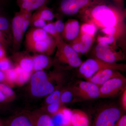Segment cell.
Wrapping results in <instances>:
<instances>
[{
    "instance_id": "6da1fadb",
    "label": "cell",
    "mask_w": 126,
    "mask_h": 126,
    "mask_svg": "<svg viewBox=\"0 0 126 126\" xmlns=\"http://www.w3.org/2000/svg\"><path fill=\"white\" fill-rule=\"evenodd\" d=\"M79 14L86 23L102 29L124 24L126 11L106 0H94Z\"/></svg>"
},
{
    "instance_id": "7a4b0ae2",
    "label": "cell",
    "mask_w": 126,
    "mask_h": 126,
    "mask_svg": "<svg viewBox=\"0 0 126 126\" xmlns=\"http://www.w3.org/2000/svg\"><path fill=\"white\" fill-rule=\"evenodd\" d=\"M108 69L124 71L126 70V65L117 63H107L94 58L88 59L82 63L79 70V73L88 79L97 72Z\"/></svg>"
},
{
    "instance_id": "3957f363",
    "label": "cell",
    "mask_w": 126,
    "mask_h": 126,
    "mask_svg": "<svg viewBox=\"0 0 126 126\" xmlns=\"http://www.w3.org/2000/svg\"><path fill=\"white\" fill-rule=\"evenodd\" d=\"M93 54L96 58L107 63H116L126 59L124 53L118 49L116 43L109 44L98 43L94 47Z\"/></svg>"
},
{
    "instance_id": "277c9868",
    "label": "cell",
    "mask_w": 126,
    "mask_h": 126,
    "mask_svg": "<svg viewBox=\"0 0 126 126\" xmlns=\"http://www.w3.org/2000/svg\"><path fill=\"white\" fill-rule=\"evenodd\" d=\"M30 85L31 92L35 97L45 96L55 90L54 86L49 81L47 74L43 70L32 75Z\"/></svg>"
},
{
    "instance_id": "5b68a950",
    "label": "cell",
    "mask_w": 126,
    "mask_h": 126,
    "mask_svg": "<svg viewBox=\"0 0 126 126\" xmlns=\"http://www.w3.org/2000/svg\"><path fill=\"white\" fill-rule=\"evenodd\" d=\"M56 47L57 56L60 61L73 67H78L81 65L82 62L78 54L62 38L56 43Z\"/></svg>"
},
{
    "instance_id": "8992f818",
    "label": "cell",
    "mask_w": 126,
    "mask_h": 126,
    "mask_svg": "<svg viewBox=\"0 0 126 126\" xmlns=\"http://www.w3.org/2000/svg\"><path fill=\"white\" fill-rule=\"evenodd\" d=\"M123 115L121 110L118 108H106L98 113L92 126H115Z\"/></svg>"
},
{
    "instance_id": "52a82bcc",
    "label": "cell",
    "mask_w": 126,
    "mask_h": 126,
    "mask_svg": "<svg viewBox=\"0 0 126 126\" xmlns=\"http://www.w3.org/2000/svg\"><path fill=\"white\" fill-rule=\"evenodd\" d=\"M126 88V79L124 76L110 79L99 88V97L113 96L123 92Z\"/></svg>"
},
{
    "instance_id": "ba28073f",
    "label": "cell",
    "mask_w": 126,
    "mask_h": 126,
    "mask_svg": "<svg viewBox=\"0 0 126 126\" xmlns=\"http://www.w3.org/2000/svg\"><path fill=\"white\" fill-rule=\"evenodd\" d=\"M74 92L85 99H96L99 97V88L89 81H81L74 87Z\"/></svg>"
},
{
    "instance_id": "9c48e42d",
    "label": "cell",
    "mask_w": 126,
    "mask_h": 126,
    "mask_svg": "<svg viewBox=\"0 0 126 126\" xmlns=\"http://www.w3.org/2000/svg\"><path fill=\"white\" fill-rule=\"evenodd\" d=\"M94 0H62L60 5L61 12L64 15H76L89 5Z\"/></svg>"
},
{
    "instance_id": "30bf717a",
    "label": "cell",
    "mask_w": 126,
    "mask_h": 126,
    "mask_svg": "<svg viewBox=\"0 0 126 126\" xmlns=\"http://www.w3.org/2000/svg\"><path fill=\"white\" fill-rule=\"evenodd\" d=\"M27 46L28 49L32 51L50 55L52 54L54 51L56 47V43L55 39L49 34L45 39Z\"/></svg>"
},
{
    "instance_id": "8fae6325",
    "label": "cell",
    "mask_w": 126,
    "mask_h": 126,
    "mask_svg": "<svg viewBox=\"0 0 126 126\" xmlns=\"http://www.w3.org/2000/svg\"><path fill=\"white\" fill-rule=\"evenodd\" d=\"M123 76L119 70L108 69L97 72L93 77L88 79L87 80L99 86H102L110 79Z\"/></svg>"
},
{
    "instance_id": "7c38bea8",
    "label": "cell",
    "mask_w": 126,
    "mask_h": 126,
    "mask_svg": "<svg viewBox=\"0 0 126 126\" xmlns=\"http://www.w3.org/2000/svg\"><path fill=\"white\" fill-rule=\"evenodd\" d=\"M23 20L24 17L21 12L16 15L12 20V32L15 48H18L20 44L24 34L23 27Z\"/></svg>"
},
{
    "instance_id": "4fadbf2b",
    "label": "cell",
    "mask_w": 126,
    "mask_h": 126,
    "mask_svg": "<svg viewBox=\"0 0 126 126\" xmlns=\"http://www.w3.org/2000/svg\"><path fill=\"white\" fill-rule=\"evenodd\" d=\"M5 126H35L32 113L21 112L14 115L5 122Z\"/></svg>"
},
{
    "instance_id": "5bb4252c",
    "label": "cell",
    "mask_w": 126,
    "mask_h": 126,
    "mask_svg": "<svg viewBox=\"0 0 126 126\" xmlns=\"http://www.w3.org/2000/svg\"><path fill=\"white\" fill-rule=\"evenodd\" d=\"M80 32L79 22L76 20L72 19L65 23L62 34L63 38L65 40L73 41L77 38Z\"/></svg>"
},
{
    "instance_id": "9a60e30c",
    "label": "cell",
    "mask_w": 126,
    "mask_h": 126,
    "mask_svg": "<svg viewBox=\"0 0 126 126\" xmlns=\"http://www.w3.org/2000/svg\"><path fill=\"white\" fill-rule=\"evenodd\" d=\"M70 126H90V120L86 112L79 109L72 110Z\"/></svg>"
},
{
    "instance_id": "2e32d148",
    "label": "cell",
    "mask_w": 126,
    "mask_h": 126,
    "mask_svg": "<svg viewBox=\"0 0 126 126\" xmlns=\"http://www.w3.org/2000/svg\"><path fill=\"white\" fill-rule=\"evenodd\" d=\"M43 29L41 28H34L27 33L26 36V42L27 45L37 41L43 40L48 35Z\"/></svg>"
},
{
    "instance_id": "e0dca14e",
    "label": "cell",
    "mask_w": 126,
    "mask_h": 126,
    "mask_svg": "<svg viewBox=\"0 0 126 126\" xmlns=\"http://www.w3.org/2000/svg\"><path fill=\"white\" fill-rule=\"evenodd\" d=\"M35 126H55L52 118L47 113H32Z\"/></svg>"
},
{
    "instance_id": "ac0fdd59",
    "label": "cell",
    "mask_w": 126,
    "mask_h": 126,
    "mask_svg": "<svg viewBox=\"0 0 126 126\" xmlns=\"http://www.w3.org/2000/svg\"><path fill=\"white\" fill-rule=\"evenodd\" d=\"M32 59L33 62V71H41L49 65V59L45 54L37 55L32 57Z\"/></svg>"
},
{
    "instance_id": "d6986e66",
    "label": "cell",
    "mask_w": 126,
    "mask_h": 126,
    "mask_svg": "<svg viewBox=\"0 0 126 126\" xmlns=\"http://www.w3.org/2000/svg\"><path fill=\"white\" fill-rule=\"evenodd\" d=\"M81 47L80 53L84 54L87 53L92 45L94 36L87 34H79L78 36Z\"/></svg>"
},
{
    "instance_id": "ffe728a7",
    "label": "cell",
    "mask_w": 126,
    "mask_h": 126,
    "mask_svg": "<svg viewBox=\"0 0 126 126\" xmlns=\"http://www.w3.org/2000/svg\"><path fill=\"white\" fill-rule=\"evenodd\" d=\"M46 0H30L20 4L21 11L29 12L43 7Z\"/></svg>"
},
{
    "instance_id": "44dd1931",
    "label": "cell",
    "mask_w": 126,
    "mask_h": 126,
    "mask_svg": "<svg viewBox=\"0 0 126 126\" xmlns=\"http://www.w3.org/2000/svg\"><path fill=\"white\" fill-rule=\"evenodd\" d=\"M125 29L124 24L114 27L104 28L101 30L103 33L107 35L114 36L118 39L124 33Z\"/></svg>"
},
{
    "instance_id": "7402d4cb",
    "label": "cell",
    "mask_w": 126,
    "mask_h": 126,
    "mask_svg": "<svg viewBox=\"0 0 126 126\" xmlns=\"http://www.w3.org/2000/svg\"><path fill=\"white\" fill-rule=\"evenodd\" d=\"M15 69L18 74V76L15 83L19 86L23 85L30 79L31 73L25 71L18 65Z\"/></svg>"
},
{
    "instance_id": "603a6c76",
    "label": "cell",
    "mask_w": 126,
    "mask_h": 126,
    "mask_svg": "<svg viewBox=\"0 0 126 126\" xmlns=\"http://www.w3.org/2000/svg\"><path fill=\"white\" fill-rule=\"evenodd\" d=\"M18 65L25 71L31 73L33 70V62L32 57L25 56L22 57L19 60Z\"/></svg>"
},
{
    "instance_id": "cb8c5ba5",
    "label": "cell",
    "mask_w": 126,
    "mask_h": 126,
    "mask_svg": "<svg viewBox=\"0 0 126 126\" xmlns=\"http://www.w3.org/2000/svg\"><path fill=\"white\" fill-rule=\"evenodd\" d=\"M33 16L41 18L46 21H50L53 20L54 17V14L52 11L46 7L41 8Z\"/></svg>"
},
{
    "instance_id": "d4e9b609",
    "label": "cell",
    "mask_w": 126,
    "mask_h": 126,
    "mask_svg": "<svg viewBox=\"0 0 126 126\" xmlns=\"http://www.w3.org/2000/svg\"><path fill=\"white\" fill-rule=\"evenodd\" d=\"M97 28L96 26L91 23H86L80 26L81 34H87L94 36Z\"/></svg>"
},
{
    "instance_id": "484cf974",
    "label": "cell",
    "mask_w": 126,
    "mask_h": 126,
    "mask_svg": "<svg viewBox=\"0 0 126 126\" xmlns=\"http://www.w3.org/2000/svg\"><path fill=\"white\" fill-rule=\"evenodd\" d=\"M0 91L5 97L6 101L12 100L15 98L14 91L6 84L0 83Z\"/></svg>"
},
{
    "instance_id": "4316f807",
    "label": "cell",
    "mask_w": 126,
    "mask_h": 126,
    "mask_svg": "<svg viewBox=\"0 0 126 126\" xmlns=\"http://www.w3.org/2000/svg\"><path fill=\"white\" fill-rule=\"evenodd\" d=\"M43 29L47 33L51 35L56 40V43L62 39L60 36V35L58 33L55 29L54 23H50L46 24Z\"/></svg>"
},
{
    "instance_id": "83f0119b",
    "label": "cell",
    "mask_w": 126,
    "mask_h": 126,
    "mask_svg": "<svg viewBox=\"0 0 126 126\" xmlns=\"http://www.w3.org/2000/svg\"><path fill=\"white\" fill-rule=\"evenodd\" d=\"M5 77V84L12 85L15 83L18 76L15 69L10 68L4 72Z\"/></svg>"
},
{
    "instance_id": "f1b7e54d",
    "label": "cell",
    "mask_w": 126,
    "mask_h": 126,
    "mask_svg": "<svg viewBox=\"0 0 126 126\" xmlns=\"http://www.w3.org/2000/svg\"><path fill=\"white\" fill-rule=\"evenodd\" d=\"M61 104L59 101H58L49 104L47 108V111L48 113L52 117H53L57 114L61 107Z\"/></svg>"
},
{
    "instance_id": "f546056e",
    "label": "cell",
    "mask_w": 126,
    "mask_h": 126,
    "mask_svg": "<svg viewBox=\"0 0 126 126\" xmlns=\"http://www.w3.org/2000/svg\"><path fill=\"white\" fill-rule=\"evenodd\" d=\"M61 94V92L59 90H54L49 94L46 98V103L49 104L59 101Z\"/></svg>"
},
{
    "instance_id": "4dcf8cb0",
    "label": "cell",
    "mask_w": 126,
    "mask_h": 126,
    "mask_svg": "<svg viewBox=\"0 0 126 126\" xmlns=\"http://www.w3.org/2000/svg\"><path fill=\"white\" fill-rule=\"evenodd\" d=\"M31 23L35 28L41 29H43L46 24V21L33 16H32Z\"/></svg>"
},
{
    "instance_id": "1f68e13d",
    "label": "cell",
    "mask_w": 126,
    "mask_h": 126,
    "mask_svg": "<svg viewBox=\"0 0 126 126\" xmlns=\"http://www.w3.org/2000/svg\"><path fill=\"white\" fill-rule=\"evenodd\" d=\"M73 99L72 93L69 91H65L61 93L59 101L62 104L68 103L72 101Z\"/></svg>"
},
{
    "instance_id": "d6a6232c",
    "label": "cell",
    "mask_w": 126,
    "mask_h": 126,
    "mask_svg": "<svg viewBox=\"0 0 126 126\" xmlns=\"http://www.w3.org/2000/svg\"><path fill=\"white\" fill-rule=\"evenodd\" d=\"M97 40L98 43H104L110 44L116 43L117 39L114 36L107 35L104 36H98Z\"/></svg>"
},
{
    "instance_id": "836d02e7",
    "label": "cell",
    "mask_w": 126,
    "mask_h": 126,
    "mask_svg": "<svg viewBox=\"0 0 126 126\" xmlns=\"http://www.w3.org/2000/svg\"><path fill=\"white\" fill-rule=\"evenodd\" d=\"M10 24L7 18L0 16V31L1 32H9Z\"/></svg>"
},
{
    "instance_id": "e575fe53",
    "label": "cell",
    "mask_w": 126,
    "mask_h": 126,
    "mask_svg": "<svg viewBox=\"0 0 126 126\" xmlns=\"http://www.w3.org/2000/svg\"><path fill=\"white\" fill-rule=\"evenodd\" d=\"M11 68V64L9 59L5 56L0 60V70L4 72Z\"/></svg>"
},
{
    "instance_id": "d590c367",
    "label": "cell",
    "mask_w": 126,
    "mask_h": 126,
    "mask_svg": "<svg viewBox=\"0 0 126 126\" xmlns=\"http://www.w3.org/2000/svg\"><path fill=\"white\" fill-rule=\"evenodd\" d=\"M55 27L58 33L60 35L62 33L64 29L65 24L61 20H58L54 23Z\"/></svg>"
},
{
    "instance_id": "8d00e7d4",
    "label": "cell",
    "mask_w": 126,
    "mask_h": 126,
    "mask_svg": "<svg viewBox=\"0 0 126 126\" xmlns=\"http://www.w3.org/2000/svg\"><path fill=\"white\" fill-rule=\"evenodd\" d=\"M115 126H126V115L123 114Z\"/></svg>"
},
{
    "instance_id": "74e56055",
    "label": "cell",
    "mask_w": 126,
    "mask_h": 126,
    "mask_svg": "<svg viewBox=\"0 0 126 126\" xmlns=\"http://www.w3.org/2000/svg\"><path fill=\"white\" fill-rule=\"evenodd\" d=\"M122 94L121 102L122 107L124 111L126 110V89L123 92Z\"/></svg>"
},
{
    "instance_id": "f35d334b",
    "label": "cell",
    "mask_w": 126,
    "mask_h": 126,
    "mask_svg": "<svg viewBox=\"0 0 126 126\" xmlns=\"http://www.w3.org/2000/svg\"><path fill=\"white\" fill-rule=\"evenodd\" d=\"M115 5L120 9H124V0H112Z\"/></svg>"
},
{
    "instance_id": "ab89813d",
    "label": "cell",
    "mask_w": 126,
    "mask_h": 126,
    "mask_svg": "<svg viewBox=\"0 0 126 126\" xmlns=\"http://www.w3.org/2000/svg\"><path fill=\"white\" fill-rule=\"evenodd\" d=\"M0 83L5 84V77L4 73L0 70Z\"/></svg>"
},
{
    "instance_id": "60d3db41",
    "label": "cell",
    "mask_w": 126,
    "mask_h": 126,
    "mask_svg": "<svg viewBox=\"0 0 126 126\" xmlns=\"http://www.w3.org/2000/svg\"><path fill=\"white\" fill-rule=\"evenodd\" d=\"M5 53V51L4 48L0 49V60L6 56Z\"/></svg>"
},
{
    "instance_id": "b9f144b4",
    "label": "cell",
    "mask_w": 126,
    "mask_h": 126,
    "mask_svg": "<svg viewBox=\"0 0 126 126\" xmlns=\"http://www.w3.org/2000/svg\"><path fill=\"white\" fill-rule=\"evenodd\" d=\"M4 102H6V98L4 94L0 91V103Z\"/></svg>"
},
{
    "instance_id": "7bdbcfd3",
    "label": "cell",
    "mask_w": 126,
    "mask_h": 126,
    "mask_svg": "<svg viewBox=\"0 0 126 126\" xmlns=\"http://www.w3.org/2000/svg\"><path fill=\"white\" fill-rule=\"evenodd\" d=\"M2 32L0 31V42L2 43L4 42V41L5 40L4 39V37L2 35Z\"/></svg>"
},
{
    "instance_id": "ee69618b",
    "label": "cell",
    "mask_w": 126,
    "mask_h": 126,
    "mask_svg": "<svg viewBox=\"0 0 126 126\" xmlns=\"http://www.w3.org/2000/svg\"><path fill=\"white\" fill-rule=\"evenodd\" d=\"M30 0H18V1L19 2L20 4H21L23 2H26V1H30Z\"/></svg>"
},
{
    "instance_id": "f6af8a7d",
    "label": "cell",
    "mask_w": 126,
    "mask_h": 126,
    "mask_svg": "<svg viewBox=\"0 0 126 126\" xmlns=\"http://www.w3.org/2000/svg\"><path fill=\"white\" fill-rule=\"evenodd\" d=\"M3 48V47H2V44H1V43L0 42V49Z\"/></svg>"
},
{
    "instance_id": "bcb514c9",
    "label": "cell",
    "mask_w": 126,
    "mask_h": 126,
    "mask_svg": "<svg viewBox=\"0 0 126 126\" xmlns=\"http://www.w3.org/2000/svg\"><path fill=\"white\" fill-rule=\"evenodd\" d=\"M0 126H3V124H2V122H1L0 120Z\"/></svg>"
},
{
    "instance_id": "7dc6e473",
    "label": "cell",
    "mask_w": 126,
    "mask_h": 126,
    "mask_svg": "<svg viewBox=\"0 0 126 126\" xmlns=\"http://www.w3.org/2000/svg\"><path fill=\"white\" fill-rule=\"evenodd\" d=\"M4 0H0V4L2 3V2H3Z\"/></svg>"
},
{
    "instance_id": "c3c4849f",
    "label": "cell",
    "mask_w": 126,
    "mask_h": 126,
    "mask_svg": "<svg viewBox=\"0 0 126 126\" xmlns=\"http://www.w3.org/2000/svg\"></svg>"
},
{
    "instance_id": "681fc988",
    "label": "cell",
    "mask_w": 126,
    "mask_h": 126,
    "mask_svg": "<svg viewBox=\"0 0 126 126\" xmlns=\"http://www.w3.org/2000/svg\"></svg>"
}]
</instances>
